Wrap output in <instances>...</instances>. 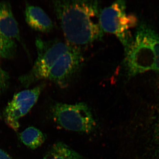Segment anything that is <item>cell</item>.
I'll return each instance as SVG.
<instances>
[{
	"label": "cell",
	"mask_w": 159,
	"mask_h": 159,
	"mask_svg": "<svg viewBox=\"0 0 159 159\" xmlns=\"http://www.w3.org/2000/svg\"><path fill=\"white\" fill-rule=\"evenodd\" d=\"M54 12L67 42L80 48L102 39L101 9L97 1H55Z\"/></svg>",
	"instance_id": "obj_1"
},
{
	"label": "cell",
	"mask_w": 159,
	"mask_h": 159,
	"mask_svg": "<svg viewBox=\"0 0 159 159\" xmlns=\"http://www.w3.org/2000/svg\"><path fill=\"white\" fill-rule=\"evenodd\" d=\"M124 51V65L129 77L150 70L159 74V35L148 25L139 26Z\"/></svg>",
	"instance_id": "obj_2"
},
{
	"label": "cell",
	"mask_w": 159,
	"mask_h": 159,
	"mask_svg": "<svg viewBox=\"0 0 159 159\" xmlns=\"http://www.w3.org/2000/svg\"><path fill=\"white\" fill-rule=\"evenodd\" d=\"M37 57L33 66L26 74L18 79L24 87L29 88L38 81L48 79L51 69L71 45L59 39L44 40L38 38L35 41Z\"/></svg>",
	"instance_id": "obj_3"
},
{
	"label": "cell",
	"mask_w": 159,
	"mask_h": 159,
	"mask_svg": "<svg viewBox=\"0 0 159 159\" xmlns=\"http://www.w3.org/2000/svg\"><path fill=\"white\" fill-rule=\"evenodd\" d=\"M133 15L127 14L124 1H117L101 9L99 24L103 32L115 35L124 48H128L133 40L130 29L137 24Z\"/></svg>",
	"instance_id": "obj_4"
},
{
	"label": "cell",
	"mask_w": 159,
	"mask_h": 159,
	"mask_svg": "<svg viewBox=\"0 0 159 159\" xmlns=\"http://www.w3.org/2000/svg\"><path fill=\"white\" fill-rule=\"evenodd\" d=\"M52 113L56 123L67 130L89 133L97 125L90 110L84 102L55 103L52 107Z\"/></svg>",
	"instance_id": "obj_5"
},
{
	"label": "cell",
	"mask_w": 159,
	"mask_h": 159,
	"mask_svg": "<svg viewBox=\"0 0 159 159\" xmlns=\"http://www.w3.org/2000/svg\"><path fill=\"white\" fill-rule=\"evenodd\" d=\"M84 61L80 48L72 45L57 59L48 79L60 87L65 88L79 74Z\"/></svg>",
	"instance_id": "obj_6"
},
{
	"label": "cell",
	"mask_w": 159,
	"mask_h": 159,
	"mask_svg": "<svg viewBox=\"0 0 159 159\" xmlns=\"http://www.w3.org/2000/svg\"><path fill=\"white\" fill-rule=\"evenodd\" d=\"M45 86V83H42L34 88L25 90L13 96L3 112L4 120L10 128L15 131L18 130L20 119L35 105Z\"/></svg>",
	"instance_id": "obj_7"
},
{
	"label": "cell",
	"mask_w": 159,
	"mask_h": 159,
	"mask_svg": "<svg viewBox=\"0 0 159 159\" xmlns=\"http://www.w3.org/2000/svg\"><path fill=\"white\" fill-rule=\"evenodd\" d=\"M0 33L9 39L21 42L18 25L9 2H0Z\"/></svg>",
	"instance_id": "obj_8"
},
{
	"label": "cell",
	"mask_w": 159,
	"mask_h": 159,
	"mask_svg": "<svg viewBox=\"0 0 159 159\" xmlns=\"http://www.w3.org/2000/svg\"><path fill=\"white\" fill-rule=\"evenodd\" d=\"M25 14L26 23L35 31L47 33L54 28L52 20L40 7L26 3Z\"/></svg>",
	"instance_id": "obj_9"
},
{
	"label": "cell",
	"mask_w": 159,
	"mask_h": 159,
	"mask_svg": "<svg viewBox=\"0 0 159 159\" xmlns=\"http://www.w3.org/2000/svg\"><path fill=\"white\" fill-rule=\"evenodd\" d=\"M42 159H84L65 143L59 142L54 144Z\"/></svg>",
	"instance_id": "obj_10"
},
{
	"label": "cell",
	"mask_w": 159,
	"mask_h": 159,
	"mask_svg": "<svg viewBox=\"0 0 159 159\" xmlns=\"http://www.w3.org/2000/svg\"><path fill=\"white\" fill-rule=\"evenodd\" d=\"M21 141L28 148L36 149L43 144L46 136L38 129L30 126L26 128L20 134Z\"/></svg>",
	"instance_id": "obj_11"
},
{
	"label": "cell",
	"mask_w": 159,
	"mask_h": 159,
	"mask_svg": "<svg viewBox=\"0 0 159 159\" xmlns=\"http://www.w3.org/2000/svg\"><path fill=\"white\" fill-rule=\"evenodd\" d=\"M16 48L14 40L5 37L0 33V58L11 59L14 57Z\"/></svg>",
	"instance_id": "obj_12"
},
{
	"label": "cell",
	"mask_w": 159,
	"mask_h": 159,
	"mask_svg": "<svg viewBox=\"0 0 159 159\" xmlns=\"http://www.w3.org/2000/svg\"><path fill=\"white\" fill-rule=\"evenodd\" d=\"M152 138L154 145L155 156L159 157V114L153 125Z\"/></svg>",
	"instance_id": "obj_13"
},
{
	"label": "cell",
	"mask_w": 159,
	"mask_h": 159,
	"mask_svg": "<svg viewBox=\"0 0 159 159\" xmlns=\"http://www.w3.org/2000/svg\"><path fill=\"white\" fill-rule=\"evenodd\" d=\"M10 82V76L7 71L0 67V95L7 90Z\"/></svg>",
	"instance_id": "obj_14"
},
{
	"label": "cell",
	"mask_w": 159,
	"mask_h": 159,
	"mask_svg": "<svg viewBox=\"0 0 159 159\" xmlns=\"http://www.w3.org/2000/svg\"><path fill=\"white\" fill-rule=\"evenodd\" d=\"M0 159H13L8 153L0 149Z\"/></svg>",
	"instance_id": "obj_15"
},
{
	"label": "cell",
	"mask_w": 159,
	"mask_h": 159,
	"mask_svg": "<svg viewBox=\"0 0 159 159\" xmlns=\"http://www.w3.org/2000/svg\"><path fill=\"white\" fill-rule=\"evenodd\" d=\"M0 59H1V58H0Z\"/></svg>",
	"instance_id": "obj_16"
}]
</instances>
